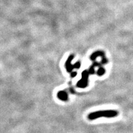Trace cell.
I'll use <instances>...</instances> for the list:
<instances>
[{
  "label": "cell",
  "mask_w": 133,
  "mask_h": 133,
  "mask_svg": "<svg viewBox=\"0 0 133 133\" xmlns=\"http://www.w3.org/2000/svg\"><path fill=\"white\" fill-rule=\"evenodd\" d=\"M118 115L117 111L113 110H101L97 111L91 113L90 114L88 115V119L93 120L101 117H107V118H112L115 117Z\"/></svg>",
  "instance_id": "cell-1"
},
{
  "label": "cell",
  "mask_w": 133,
  "mask_h": 133,
  "mask_svg": "<svg viewBox=\"0 0 133 133\" xmlns=\"http://www.w3.org/2000/svg\"><path fill=\"white\" fill-rule=\"evenodd\" d=\"M74 55H71V56H70L69 58H68V60L66 61V62L65 63V67L66 69V70L68 71H69V72H71V70H72V69H74V68H76V69H78V68L80 67V62H76L75 64L74 65H71V61H72L73 58H74Z\"/></svg>",
  "instance_id": "cell-2"
},
{
  "label": "cell",
  "mask_w": 133,
  "mask_h": 133,
  "mask_svg": "<svg viewBox=\"0 0 133 133\" xmlns=\"http://www.w3.org/2000/svg\"><path fill=\"white\" fill-rule=\"evenodd\" d=\"M89 71L87 70H84L82 73V78L77 83V86L81 88L86 87L88 84V79L89 76Z\"/></svg>",
  "instance_id": "cell-3"
},
{
  "label": "cell",
  "mask_w": 133,
  "mask_h": 133,
  "mask_svg": "<svg viewBox=\"0 0 133 133\" xmlns=\"http://www.w3.org/2000/svg\"><path fill=\"white\" fill-rule=\"evenodd\" d=\"M97 57H102V64H105L106 63H107L108 61L107 59L105 57V55L104 53L101 51H96L95 52H94L93 54L91 56V60L92 61H94L96 58Z\"/></svg>",
  "instance_id": "cell-4"
},
{
  "label": "cell",
  "mask_w": 133,
  "mask_h": 133,
  "mask_svg": "<svg viewBox=\"0 0 133 133\" xmlns=\"http://www.w3.org/2000/svg\"><path fill=\"white\" fill-rule=\"evenodd\" d=\"M57 97L59 99L62 100V101H66L68 99L67 94L64 91H60V92H58Z\"/></svg>",
  "instance_id": "cell-5"
},
{
  "label": "cell",
  "mask_w": 133,
  "mask_h": 133,
  "mask_svg": "<svg viewBox=\"0 0 133 133\" xmlns=\"http://www.w3.org/2000/svg\"><path fill=\"white\" fill-rule=\"evenodd\" d=\"M104 73H105V69H103V68H100L97 71V75L99 76H101L102 75H104Z\"/></svg>",
  "instance_id": "cell-6"
},
{
  "label": "cell",
  "mask_w": 133,
  "mask_h": 133,
  "mask_svg": "<svg viewBox=\"0 0 133 133\" xmlns=\"http://www.w3.org/2000/svg\"><path fill=\"white\" fill-rule=\"evenodd\" d=\"M76 75V72L72 73V74H71V76H72V77H74V76H75Z\"/></svg>",
  "instance_id": "cell-7"
}]
</instances>
